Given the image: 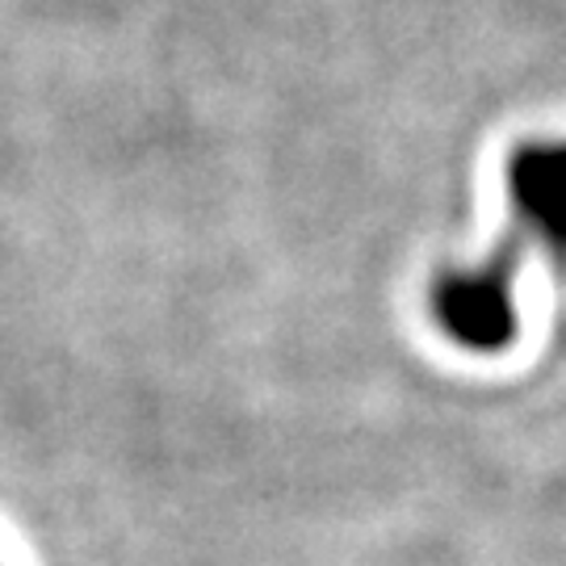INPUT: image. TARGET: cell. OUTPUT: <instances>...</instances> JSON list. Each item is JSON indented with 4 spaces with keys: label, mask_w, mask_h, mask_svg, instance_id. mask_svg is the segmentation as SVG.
I'll return each mask as SVG.
<instances>
[{
    "label": "cell",
    "mask_w": 566,
    "mask_h": 566,
    "mask_svg": "<svg viewBox=\"0 0 566 566\" xmlns=\"http://www.w3.org/2000/svg\"><path fill=\"white\" fill-rule=\"evenodd\" d=\"M504 198L512 240L537 248L566 277V135H537L507 147Z\"/></svg>",
    "instance_id": "7a4b0ae2"
},
{
    "label": "cell",
    "mask_w": 566,
    "mask_h": 566,
    "mask_svg": "<svg viewBox=\"0 0 566 566\" xmlns=\"http://www.w3.org/2000/svg\"><path fill=\"white\" fill-rule=\"evenodd\" d=\"M525 248L504 235L474 264H453L432 277L428 311L449 344L470 357H500L521 336V269Z\"/></svg>",
    "instance_id": "6da1fadb"
}]
</instances>
